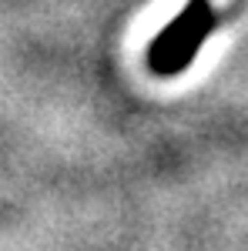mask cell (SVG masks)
<instances>
[{"instance_id": "cell-1", "label": "cell", "mask_w": 248, "mask_h": 251, "mask_svg": "<svg viewBox=\"0 0 248 251\" xmlns=\"http://www.w3.org/2000/svg\"><path fill=\"white\" fill-rule=\"evenodd\" d=\"M215 24H218V0H188L178 10V17L151 40L148 50L151 71L161 77H171L181 67H188L205 37L215 30Z\"/></svg>"}]
</instances>
